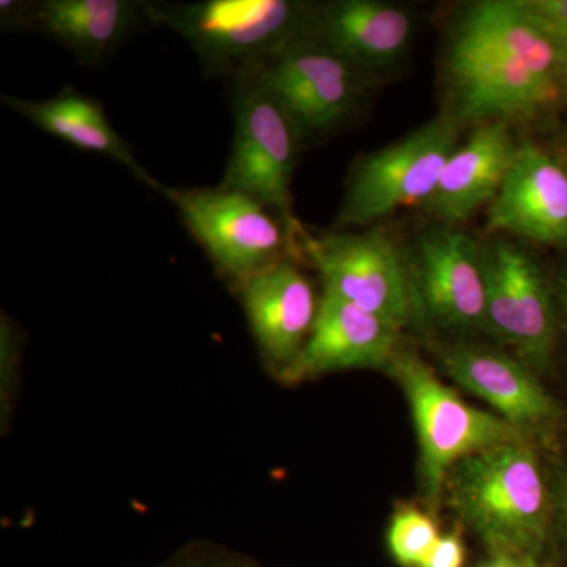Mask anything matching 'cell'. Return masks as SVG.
Instances as JSON below:
<instances>
[{"mask_svg": "<svg viewBox=\"0 0 567 567\" xmlns=\"http://www.w3.org/2000/svg\"><path fill=\"white\" fill-rule=\"evenodd\" d=\"M524 3L554 41L567 69V0H524Z\"/></svg>", "mask_w": 567, "mask_h": 567, "instance_id": "obj_23", "label": "cell"}, {"mask_svg": "<svg viewBox=\"0 0 567 567\" xmlns=\"http://www.w3.org/2000/svg\"><path fill=\"white\" fill-rule=\"evenodd\" d=\"M412 37V14L401 6L379 0L316 3L312 40L369 73L398 62Z\"/></svg>", "mask_w": 567, "mask_h": 567, "instance_id": "obj_18", "label": "cell"}, {"mask_svg": "<svg viewBox=\"0 0 567 567\" xmlns=\"http://www.w3.org/2000/svg\"><path fill=\"white\" fill-rule=\"evenodd\" d=\"M235 292L265 363L282 379L315 327L319 309L315 287L289 257H284Z\"/></svg>", "mask_w": 567, "mask_h": 567, "instance_id": "obj_13", "label": "cell"}, {"mask_svg": "<svg viewBox=\"0 0 567 567\" xmlns=\"http://www.w3.org/2000/svg\"><path fill=\"white\" fill-rule=\"evenodd\" d=\"M434 350L443 371L457 385L483 399L495 415L524 434L548 427L561 415L536 372L518 358L465 341L435 342Z\"/></svg>", "mask_w": 567, "mask_h": 567, "instance_id": "obj_12", "label": "cell"}, {"mask_svg": "<svg viewBox=\"0 0 567 567\" xmlns=\"http://www.w3.org/2000/svg\"><path fill=\"white\" fill-rule=\"evenodd\" d=\"M406 257L421 322L451 331H486L481 241L442 224L424 230Z\"/></svg>", "mask_w": 567, "mask_h": 567, "instance_id": "obj_11", "label": "cell"}, {"mask_svg": "<svg viewBox=\"0 0 567 567\" xmlns=\"http://www.w3.org/2000/svg\"><path fill=\"white\" fill-rule=\"evenodd\" d=\"M31 7V0H2L0 2V24H2V31H29Z\"/></svg>", "mask_w": 567, "mask_h": 567, "instance_id": "obj_25", "label": "cell"}, {"mask_svg": "<svg viewBox=\"0 0 567 567\" xmlns=\"http://www.w3.org/2000/svg\"><path fill=\"white\" fill-rule=\"evenodd\" d=\"M234 136L221 182L275 213L289 235L290 249L303 226L292 212V177L301 140L274 93L256 80L234 82Z\"/></svg>", "mask_w": 567, "mask_h": 567, "instance_id": "obj_6", "label": "cell"}, {"mask_svg": "<svg viewBox=\"0 0 567 567\" xmlns=\"http://www.w3.org/2000/svg\"><path fill=\"white\" fill-rule=\"evenodd\" d=\"M145 25H152L148 0H37L29 31L55 41L81 65L95 69Z\"/></svg>", "mask_w": 567, "mask_h": 567, "instance_id": "obj_17", "label": "cell"}, {"mask_svg": "<svg viewBox=\"0 0 567 567\" xmlns=\"http://www.w3.org/2000/svg\"><path fill=\"white\" fill-rule=\"evenodd\" d=\"M158 193L174 204L183 226L235 290L290 249L289 235L275 213L221 183L208 188L163 183Z\"/></svg>", "mask_w": 567, "mask_h": 567, "instance_id": "obj_8", "label": "cell"}, {"mask_svg": "<svg viewBox=\"0 0 567 567\" xmlns=\"http://www.w3.org/2000/svg\"><path fill=\"white\" fill-rule=\"evenodd\" d=\"M315 9L316 3L293 0L148 2V18L153 28L181 35L207 76L237 82L312 39Z\"/></svg>", "mask_w": 567, "mask_h": 567, "instance_id": "obj_2", "label": "cell"}, {"mask_svg": "<svg viewBox=\"0 0 567 567\" xmlns=\"http://www.w3.org/2000/svg\"><path fill=\"white\" fill-rule=\"evenodd\" d=\"M445 491L488 554L536 558L543 550L550 505L539 461L524 439L462 458L447 473Z\"/></svg>", "mask_w": 567, "mask_h": 567, "instance_id": "obj_3", "label": "cell"}, {"mask_svg": "<svg viewBox=\"0 0 567 567\" xmlns=\"http://www.w3.org/2000/svg\"><path fill=\"white\" fill-rule=\"evenodd\" d=\"M461 128L440 115L401 141L361 156L350 171L333 229L371 226L401 208L423 207L458 147Z\"/></svg>", "mask_w": 567, "mask_h": 567, "instance_id": "obj_7", "label": "cell"}, {"mask_svg": "<svg viewBox=\"0 0 567 567\" xmlns=\"http://www.w3.org/2000/svg\"><path fill=\"white\" fill-rule=\"evenodd\" d=\"M486 275V333L513 347L533 371L547 368L557 341V312L535 257L509 240L481 241Z\"/></svg>", "mask_w": 567, "mask_h": 567, "instance_id": "obj_10", "label": "cell"}, {"mask_svg": "<svg viewBox=\"0 0 567 567\" xmlns=\"http://www.w3.org/2000/svg\"><path fill=\"white\" fill-rule=\"evenodd\" d=\"M156 567H264L244 554L210 540H193Z\"/></svg>", "mask_w": 567, "mask_h": 567, "instance_id": "obj_21", "label": "cell"}, {"mask_svg": "<svg viewBox=\"0 0 567 567\" xmlns=\"http://www.w3.org/2000/svg\"><path fill=\"white\" fill-rule=\"evenodd\" d=\"M446 112L458 125L539 122L567 107V69L524 0L465 7L443 58Z\"/></svg>", "mask_w": 567, "mask_h": 567, "instance_id": "obj_1", "label": "cell"}, {"mask_svg": "<svg viewBox=\"0 0 567 567\" xmlns=\"http://www.w3.org/2000/svg\"><path fill=\"white\" fill-rule=\"evenodd\" d=\"M399 334L385 320L323 292L308 342L281 380L295 385L347 369L388 368Z\"/></svg>", "mask_w": 567, "mask_h": 567, "instance_id": "obj_15", "label": "cell"}, {"mask_svg": "<svg viewBox=\"0 0 567 567\" xmlns=\"http://www.w3.org/2000/svg\"><path fill=\"white\" fill-rule=\"evenodd\" d=\"M558 298L567 323V262L563 267L561 275H559Z\"/></svg>", "mask_w": 567, "mask_h": 567, "instance_id": "obj_28", "label": "cell"}, {"mask_svg": "<svg viewBox=\"0 0 567 567\" xmlns=\"http://www.w3.org/2000/svg\"><path fill=\"white\" fill-rule=\"evenodd\" d=\"M439 539L434 518L415 506L395 511L386 533L388 550L401 567L423 565Z\"/></svg>", "mask_w": 567, "mask_h": 567, "instance_id": "obj_20", "label": "cell"}, {"mask_svg": "<svg viewBox=\"0 0 567 567\" xmlns=\"http://www.w3.org/2000/svg\"><path fill=\"white\" fill-rule=\"evenodd\" d=\"M21 339L20 328L18 324L2 315V323H0V360H2V424L6 423V416L11 413V402H13V393L20 382V360H21Z\"/></svg>", "mask_w": 567, "mask_h": 567, "instance_id": "obj_22", "label": "cell"}, {"mask_svg": "<svg viewBox=\"0 0 567 567\" xmlns=\"http://www.w3.org/2000/svg\"><path fill=\"white\" fill-rule=\"evenodd\" d=\"M477 567H537V565L536 558L496 551V554H488V557Z\"/></svg>", "mask_w": 567, "mask_h": 567, "instance_id": "obj_26", "label": "cell"}, {"mask_svg": "<svg viewBox=\"0 0 567 567\" xmlns=\"http://www.w3.org/2000/svg\"><path fill=\"white\" fill-rule=\"evenodd\" d=\"M486 229L567 248V171L561 162L533 142L518 144L516 159L488 205Z\"/></svg>", "mask_w": 567, "mask_h": 567, "instance_id": "obj_14", "label": "cell"}, {"mask_svg": "<svg viewBox=\"0 0 567 567\" xmlns=\"http://www.w3.org/2000/svg\"><path fill=\"white\" fill-rule=\"evenodd\" d=\"M2 103L17 112L33 126L58 137L82 152L99 153L122 164L148 188L159 192L163 183L155 181L134 156L128 144L117 130L100 100L85 95L73 85H63L50 99L28 100L3 93Z\"/></svg>", "mask_w": 567, "mask_h": 567, "instance_id": "obj_19", "label": "cell"}, {"mask_svg": "<svg viewBox=\"0 0 567 567\" xmlns=\"http://www.w3.org/2000/svg\"><path fill=\"white\" fill-rule=\"evenodd\" d=\"M517 148L507 123L475 126L447 159L434 194L421 208L443 226L465 223L484 205L494 203Z\"/></svg>", "mask_w": 567, "mask_h": 567, "instance_id": "obj_16", "label": "cell"}, {"mask_svg": "<svg viewBox=\"0 0 567 567\" xmlns=\"http://www.w3.org/2000/svg\"><path fill=\"white\" fill-rule=\"evenodd\" d=\"M465 546L461 533L453 532L440 536L431 554L420 567H464Z\"/></svg>", "mask_w": 567, "mask_h": 567, "instance_id": "obj_24", "label": "cell"}, {"mask_svg": "<svg viewBox=\"0 0 567 567\" xmlns=\"http://www.w3.org/2000/svg\"><path fill=\"white\" fill-rule=\"evenodd\" d=\"M369 71L341 54L308 39L287 48L256 78L274 93L301 140L323 136L352 121L371 89Z\"/></svg>", "mask_w": 567, "mask_h": 567, "instance_id": "obj_9", "label": "cell"}, {"mask_svg": "<svg viewBox=\"0 0 567 567\" xmlns=\"http://www.w3.org/2000/svg\"><path fill=\"white\" fill-rule=\"evenodd\" d=\"M293 249H300L323 284V292L364 309L395 330L420 323L409 257L380 229L319 235L301 229Z\"/></svg>", "mask_w": 567, "mask_h": 567, "instance_id": "obj_5", "label": "cell"}, {"mask_svg": "<svg viewBox=\"0 0 567 567\" xmlns=\"http://www.w3.org/2000/svg\"><path fill=\"white\" fill-rule=\"evenodd\" d=\"M386 369L404 391L412 412L421 480L429 502L439 503L442 498L447 473L458 461L525 436L495 413L462 401L415 350L399 346Z\"/></svg>", "mask_w": 567, "mask_h": 567, "instance_id": "obj_4", "label": "cell"}, {"mask_svg": "<svg viewBox=\"0 0 567 567\" xmlns=\"http://www.w3.org/2000/svg\"><path fill=\"white\" fill-rule=\"evenodd\" d=\"M561 162L563 166H565V169L567 171V142L565 145V151H563V158L559 159Z\"/></svg>", "mask_w": 567, "mask_h": 567, "instance_id": "obj_29", "label": "cell"}, {"mask_svg": "<svg viewBox=\"0 0 567 567\" xmlns=\"http://www.w3.org/2000/svg\"><path fill=\"white\" fill-rule=\"evenodd\" d=\"M558 507L559 527H561L563 543H565V550L567 557V473L565 480H563L561 487H559Z\"/></svg>", "mask_w": 567, "mask_h": 567, "instance_id": "obj_27", "label": "cell"}]
</instances>
